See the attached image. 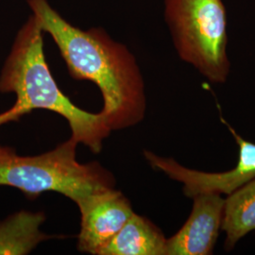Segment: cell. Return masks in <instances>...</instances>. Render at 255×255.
I'll return each instance as SVG.
<instances>
[{
    "instance_id": "cell-1",
    "label": "cell",
    "mask_w": 255,
    "mask_h": 255,
    "mask_svg": "<svg viewBox=\"0 0 255 255\" xmlns=\"http://www.w3.org/2000/svg\"><path fill=\"white\" fill-rule=\"evenodd\" d=\"M42 30L52 37L71 77L94 82L103 100L101 114L111 131L133 127L146 115L145 84L134 56L101 28L70 24L47 0H27Z\"/></svg>"
},
{
    "instance_id": "cell-2",
    "label": "cell",
    "mask_w": 255,
    "mask_h": 255,
    "mask_svg": "<svg viewBox=\"0 0 255 255\" xmlns=\"http://www.w3.org/2000/svg\"><path fill=\"white\" fill-rule=\"evenodd\" d=\"M43 33L31 14L14 39L0 73V93H12L16 97L14 104L3 112L5 119L10 123L32 110L54 112L66 119L71 138L93 153H100L111 129L100 113L81 109L59 88L46 63Z\"/></svg>"
},
{
    "instance_id": "cell-3",
    "label": "cell",
    "mask_w": 255,
    "mask_h": 255,
    "mask_svg": "<svg viewBox=\"0 0 255 255\" xmlns=\"http://www.w3.org/2000/svg\"><path fill=\"white\" fill-rule=\"evenodd\" d=\"M78 143L69 138L54 149L35 156H21L0 145V186H10L28 200L57 192L75 201L92 192L115 188L116 178L98 162L77 160Z\"/></svg>"
},
{
    "instance_id": "cell-4",
    "label": "cell",
    "mask_w": 255,
    "mask_h": 255,
    "mask_svg": "<svg viewBox=\"0 0 255 255\" xmlns=\"http://www.w3.org/2000/svg\"><path fill=\"white\" fill-rule=\"evenodd\" d=\"M164 17L182 61L213 83L226 82L231 64L222 0H164Z\"/></svg>"
},
{
    "instance_id": "cell-5",
    "label": "cell",
    "mask_w": 255,
    "mask_h": 255,
    "mask_svg": "<svg viewBox=\"0 0 255 255\" xmlns=\"http://www.w3.org/2000/svg\"><path fill=\"white\" fill-rule=\"evenodd\" d=\"M220 121L228 128L238 146L237 164L224 172H205L185 167L172 158L156 155L149 150L144 156L150 166L164 172L174 181L182 183L183 194L192 199L201 193L230 195L239 187L255 179V144L247 141L220 115Z\"/></svg>"
},
{
    "instance_id": "cell-6",
    "label": "cell",
    "mask_w": 255,
    "mask_h": 255,
    "mask_svg": "<svg viewBox=\"0 0 255 255\" xmlns=\"http://www.w3.org/2000/svg\"><path fill=\"white\" fill-rule=\"evenodd\" d=\"M81 214L78 250L100 255L134 213L125 195L115 188L92 192L74 201Z\"/></svg>"
},
{
    "instance_id": "cell-7",
    "label": "cell",
    "mask_w": 255,
    "mask_h": 255,
    "mask_svg": "<svg viewBox=\"0 0 255 255\" xmlns=\"http://www.w3.org/2000/svg\"><path fill=\"white\" fill-rule=\"evenodd\" d=\"M189 218L173 237L167 238L166 255L213 254L224 217L225 199L219 193H201L192 198Z\"/></svg>"
},
{
    "instance_id": "cell-8",
    "label": "cell",
    "mask_w": 255,
    "mask_h": 255,
    "mask_svg": "<svg viewBox=\"0 0 255 255\" xmlns=\"http://www.w3.org/2000/svg\"><path fill=\"white\" fill-rule=\"evenodd\" d=\"M167 238L149 219L135 213L100 255H166Z\"/></svg>"
},
{
    "instance_id": "cell-9",
    "label": "cell",
    "mask_w": 255,
    "mask_h": 255,
    "mask_svg": "<svg viewBox=\"0 0 255 255\" xmlns=\"http://www.w3.org/2000/svg\"><path fill=\"white\" fill-rule=\"evenodd\" d=\"M43 212L19 211L0 220V255H26L54 236L43 233Z\"/></svg>"
},
{
    "instance_id": "cell-10",
    "label": "cell",
    "mask_w": 255,
    "mask_h": 255,
    "mask_svg": "<svg viewBox=\"0 0 255 255\" xmlns=\"http://www.w3.org/2000/svg\"><path fill=\"white\" fill-rule=\"evenodd\" d=\"M221 231L226 235L224 249L232 251L240 239L255 231V179L225 199Z\"/></svg>"
}]
</instances>
